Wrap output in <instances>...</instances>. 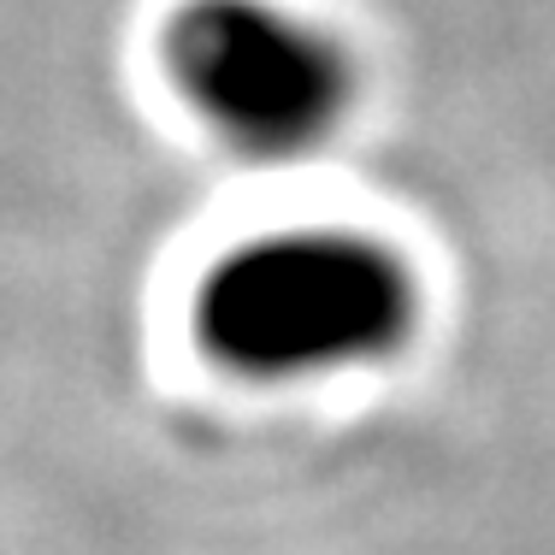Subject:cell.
Returning a JSON list of instances; mask_svg holds the SVG:
<instances>
[{"mask_svg": "<svg viewBox=\"0 0 555 555\" xmlns=\"http://www.w3.org/2000/svg\"><path fill=\"white\" fill-rule=\"evenodd\" d=\"M420 278L361 224H284L224 248L190 301L195 343L255 385L390 366L420 337Z\"/></svg>", "mask_w": 555, "mask_h": 555, "instance_id": "cell-1", "label": "cell"}, {"mask_svg": "<svg viewBox=\"0 0 555 555\" xmlns=\"http://www.w3.org/2000/svg\"><path fill=\"white\" fill-rule=\"evenodd\" d=\"M160 54L190 113L260 166L332 149L361 101L349 48L284 0H190L171 12Z\"/></svg>", "mask_w": 555, "mask_h": 555, "instance_id": "cell-2", "label": "cell"}]
</instances>
